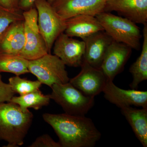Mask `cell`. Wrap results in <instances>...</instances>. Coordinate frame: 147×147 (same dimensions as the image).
I'll use <instances>...</instances> for the list:
<instances>
[{
    "label": "cell",
    "mask_w": 147,
    "mask_h": 147,
    "mask_svg": "<svg viewBox=\"0 0 147 147\" xmlns=\"http://www.w3.org/2000/svg\"><path fill=\"white\" fill-rule=\"evenodd\" d=\"M142 33V52L129 69V72L133 78L132 82L129 84L131 89L137 90L141 82L147 80V24L144 25Z\"/></svg>",
    "instance_id": "obj_18"
},
{
    "label": "cell",
    "mask_w": 147,
    "mask_h": 147,
    "mask_svg": "<svg viewBox=\"0 0 147 147\" xmlns=\"http://www.w3.org/2000/svg\"><path fill=\"white\" fill-rule=\"evenodd\" d=\"M33 117L30 110L23 111L15 103L0 104V140L7 142L5 147H17L24 144Z\"/></svg>",
    "instance_id": "obj_2"
},
{
    "label": "cell",
    "mask_w": 147,
    "mask_h": 147,
    "mask_svg": "<svg viewBox=\"0 0 147 147\" xmlns=\"http://www.w3.org/2000/svg\"><path fill=\"white\" fill-rule=\"evenodd\" d=\"M50 100L49 95L43 94L39 90L23 95L14 96L8 102L17 104L22 110L26 111L29 108L39 110L49 105Z\"/></svg>",
    "instance_id": "obj_19"
},
{
    "label": "cell",
    "mask_w": 147,
    "mask_h": 147,
    "mask_svg": "<svg viewBox=\"0 0 147 147\" xmlns=\"http://www.w3.org/2000/svg\"><path fill=\"white\" fill-rule=\"evenodd\" d=\"M96 17L104 31L113 40L125 44L132 49L140 50L142 35L137 24L111 12L104 11Z\"/></svg>",
    "instance_id": "obj_3"
},
{
    "label": "cell",
    "mask_w": 147,
    "mask_h": 147,
    "mask_svg": "<svg viewBox=\"0 0 147 147\" xmlns=\"http://www.w3.org/2000/svg\"><path fill=\"white\" fill-rule=\"evenodd\" d=\"M51 88L50 99L60 105L66 114L84 116L94 105V97L85 95L69 82L54 84Z\"/></svg>",
    "instance_id": "obj_4"
},
{
    "label": "cell",
    "mask_w": 147,
    "mask_h": 147,
    "mask_svg": "<svg viewBox=\"0 0 147 147\" xmlns=\"http://www.w3.org/2000/svg\"><path fill=\"white\" fill-rule=\"evenodd\" d=\"M28 61L19 55L0 54V73L7 72L16 76L30 73Z\"/></svg>",
    "instance_id": "obj_20"
},
{
    "label": "cell",
    "mask_w": 147,
    "mask_h": 147,
    "mask_svg": "<svg viewBox=\"0 0 147 147\" xmlns=\"http://www.w3.org/2000/svg\"><path fill=\"white\" fill-rule=\"evenodd\" d=\"M23 12L11 11L0 5V38L11 24L24 20Z\"/></svg>",
    "instance_id": "obj_22"
},
{
    "label": "cell",
    "mask_w": 147,
    "mask_h": 147,
    "mask_svg": "<svg viewBox=\"0 0 147 147\" xmlns=\"http://www.w3.org/2000/svg\"><path fill=\"white\" fill-rule=\"evenodd\" d=\"M104 97L119 108L134 105L147 108V92L137 90H124L108 80L102 90Z\"/></svg>",
    "instance_id": "obj_12"
},
{
    "label": "cell",
    "mask_w": 147,
    "mask_h": 147,
    "mask_svg": "<svg viewBox=\"0 0 147 147\" xmlns=\"http://www.w3.org/2000/svg\"><path fill=\"white\" fill-rule=\"evenodd\" d=\"M82 40L85 45L83 60L93 67L100 69L105 53L113 39L105 31H101Z\"/></svg>",
    "instance_id": "obj_14"
},
{
    "label": "cell",
    "mask_w": 147,
    "mask_h": 147,
    "mask_svg": "<svg viewBox=\"0 0 147 147\" xmlns=\"http://www.w3.org/2000/svg\"><path fill=\"white\" fill-rule=\"evenodd\" d=\"M101 31L104 30L96 16L82 14L66 20L64 33L71 37H76L82 39Z\"/></svg>",
    "instance_id": "obj_16"
},
{
    "label": "cell",
    "mask_w": 147,
    "mask_h": 147,
    "mask_svg": "<svg viewBox=\"0 0 147 147\" xmlns=\"http://www.w3.org/2000/svg\"><path fill=\"white\" fill-rule=\"evenodd\" d=\"M15 94L9 84L3 82L0 73V104L9 102Z\"/></svg>",
    "instance_id": "obj_24"
},
{
    "label": "cell",
    "mask_w": 147,
    "mask_h": 147,
    "mask_svg": "<svg viewBox=\"0 0 147 147\" xmlns=\"http://www.w3.org/2000/svg\"><path fill=\"white\" fill-rule=\"evenodd\" d=\"M36 0H19V7L22 11L29 10L32 7H33L34 3ZM56 0H47L51 5Z\"/></svg>",
    "instance_id": "obj_26"
},
{
    "label": "cell",
    "mask_w": 147,
    "mask_h": 147,
    "mask_svg": "<svg viewBox=\"0 0 147 147\" xmlns=\"http://www.w3.org/2000/svg\"><path fill=\"white\" fill-rule=\"evenodd\" d=\"M34 5L38 13V25L45 40L48 53H51L55 40L64 32L66 20L55 10L47 0H36Z\"/></svg>",
    "instance_id": "obj_6"
},
{
    "label": "cell",
    "mask_w": 147,
    "mask_h": 147,
    "mask_svg": "<svg viewBox=\"0 0 147 147\" xmlns=\"http://www.w3.org/2000/svg\"><path fill=\"white\" fill-rule=\"evenodd\" d=\"M120 108L137 139L143 146L147 147V108L138 109L128 106Z\"/></svg>",
    "instance_id": "obj_17"
},
{
    "label": "cell",
    "mask_w": 147,
    "mask_h": 147,
    "mask_svg": "<svg viewBox=\"0 0 147 147\" xmlns=\"http://www.w3.org/2000/svg\"><path fill=\"white\" fill-rule=\"evenodd\" d=\"M81 70L69 82L85 95L94 97L102 92L108 79L100 68L90 65L83 59Z\"/></svg>",
    "instance_id": "obj_8"
},
{
    "label": "cell",
    "mask_w": 147,
    "mask_h": 147,
    "mask_svg": "<svg viewBox=\"0 0 147 147\" xmlns=\"http://www.w3.org/2000/svg\"><path fill=\"white\" fill-rule=\"evenodd\" d=\"M29 147H61L59 142L54 141L50 135L43 134L38 137Z\"/></svg>",
    "instance_id": "obj_23"
},
{
    "label": "cell",
    "mask_w": 147,
    "mask_h": 147,
    "mask_svg": "<svg viewBox=\"0 0 147 147\" xmlns=\"http://www.w3.org/2000/svg\"><path fill=\"white\" fill-rule=\"evenodd\" d=\"M132 50L125 44L113 40L107 49L100 66L108 80L113 81L123 70Z\"/></svg>",
    "instance_id": "obj_11"
},
{
    "label": "cell",
    "mask_w": 147,
    "mask_h": 147,
    "mask_svg": "<svg viewBox=\"0 0 147 147\" xmlns=\"http://www.w3.org/2000/svg\"><path fill=\"white\" fill-rule=\"evenodd\" d=\"M8 84L14 93H18L20 95L38 90L42 84L38 80L31 81L16 75L9 79Z\"/></svg>",
    "instance_id": "obj_21"
},
{
    "label": "cell",
    "mask_w": 147,
    "mask_h": 147,
    "mask_svg": "<svg viewBox=\"0 0 147 147\" xmlns=\"http://www.w3.org/2000/svg\"><path fill=\"white\" fill-rule=\"evenodd\" d=\"M104 11H115L136 24H147V0H107Z\"/></svg>",
    "instance_id": "obj_13"
},
{
    "label": "cell",
    "mask_w": 147,
    "mask_h": 147,
    "mask_svg": "<svg viewBox=\"0 0 147 147\" xmlns=\"http://www.w3.org/2000/svg\"><path fill=\"white\" fill-rule=\"evenodd\" d=\"M19 0H0V5L12 11H22L19 7Z\"/></svg>",
    "instance_id": "obj_25"
},
{
    "label": "cell",
    "mask_w": 147,
    "mask_h": 147,
    "mask_svg": "<svg viewBox=\"0 0 147 147\" xmlns=\"http://www.w3.org/2000/svg\"><path fill=\"white\" fill-rule=\"evenodd\" d=\"M23 15L26 41L19 56L30 61L38 59L49 53L38 28L36 8L33 7L23 11Z\"/></svg>",
    "instance_id": "obj_7"
},
{
    "label": "cell",
    "mask_w": 147,
    "mask_h": 147,
    "mask_svg": "<svg viewBox=\"0 0 147 147\" xmlns=\"http://www.w3.org/2000/svg\"><path fill=\"white\" fill-rule=\"evenodd\" d=\"M53 54L63 62L65 65L80 67L85 53V42L74 39L63 32L59 35L53 47Z\"/></svg>",
    "instance_id": "obj_10"
},
{
    "label": "cell",
    "mask_w": 147,
    "mask_h": 147,
    "mask_svg": "<svg viewBox=\"0 0 147 147\" xmlns=\"http://www.w3.org/2000/svg\"><path fill=\"white\" fill-rule=\"evenodd\" d=\"M107 0H56L52 5L57 13L66 20L77 15L96 16L104 12Z\"/></svg>",
    "instance_id": "obj_9"
},
{
    "label": "cell",
    "mask_w": 147,
    "mask_h": 147,
    "mask_svg": "<svg viewBox=\"0 0 147 147\" xmlns=\"http://www.w3.org/2000/svg\"><path fill=\"white\" fill-rule=\"evenodd\" d=\"M28 68L30 73L36 76L41 84L50 88L54 84L69 82L65 65L58 57L51 53L29 61Z\"/></svg>",
    "instance_id": "obj_5"
},
{
    "label": "cell",
    "mask_w": 147,
    "mask_h": 147,
    "mask_svg": "<svg viewBox=\"0 0 147 147\" xmlns=\"http://www.w3.org/2000/svg\"><path fill=\"white\" fill-rule=\"evenodd\" d=\"M43 120L52 127L61 147H93L101 134L91 119L66 113H44Z\"/></svg>",
    "instance_id": "obj_1"
},
{
    "label": "cell",
    "mask_w": 147,
    "mask_h": 147,
    "mask_svg": "<svg viewBox=\"0 0 147 147\" xmlns=\"http://www.w3.org/2000/svg\"><path fill=\"white\" fill-rule=\"evenodd\" d=\"M25 41L24 20L13 22L0 38V54L19 55Z\"/></svg>",
    "instance_id": "obj_15"
}]
</instances>
